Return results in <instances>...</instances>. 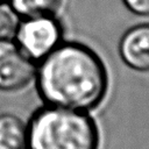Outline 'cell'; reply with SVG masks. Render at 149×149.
<instances>
[{"label": "cell", "mask_w": 149, "mask_h": 149, "mask_svg": "<svg viewBox=\"0 0 149 149\" xmlns=\"http://www.w3.org/2000/svg\"><path fill=\"white\" fill-rule=\"evenodd\" d=\"M41 97L51 106L85 112L105 97L108 76L104 62L88 47L65 42L36 64Z\"/></svg>", "instance_id": "1"}, {"label": "cell", "mask_w": 149, "mask_h": 149, "mask_svg": "<svg viewBox=\"0 0 149 149\" xmlns=\"http://www.w3.org/2000/svg\"><path fill=\"white\" fill-rule=\"evenodd\" d=\"M27 144L30 149H97L98 132L84 112L50 105L34 115Z\"/></svg>", "instance_id": "2"}, {"label": "cell", "mask_w": 149, "mask_h": 149, "mask_svg": "<svg viewBox=\"0 0 149 149\" xmlns=\"http://www.w3.org/2000/svg\"><path fill=\"white\" fill-rule=\"evenodd\" d=\"M62 24L54 14L21 17L14 35L19 48L36 64L62 43Z\"/></svg>", "instance_id": "3"}, {"label": "cell", "mask_w": 149, "mask_h": 149, "mask_svg": "<svg viewBox=\"0 0 149 149\" xmlns=\"http://www.w3.org/2000/svg\"><path fill=\"white\" fill-rule=\"evenodd\" d=\"M36 72V63L14 40H0V90L15 91L28 85Z\"/></svg>", "instance_id": "4"}, {"label": "cell", "mask_w": 149, "mask_h": 149, "mask_svg": "<svg viewBox=\"0 0 149 149\" xmlns=\"http://www.w3.org/2000/svg\"><path fill=\"white\" fill-rule=\"evenodd\" d=\"M119 55L128 68L139 72L149 71V23L136 24L121 36Z\"/></svg>", "instance_id": "5"}, {"label": "cell", "mask_w": 149, "mask_h": 149, "mask_svg": "<svg viewBox=\"0 0 149 149\" xmlns=\"http://www.w3.org/2000/svg\"><path fill=\"white\" fill-rule=\"evenodd\" d=\"M27 128L15 115H0V149H24Z\"/></svg>", "instance_id": "6"}, {"label": "cell", "mask_w": 149, "mask_h": 149, "mask_svg": "<svg viewBox=\"0 0 149 149\" xmlns=\"http://www.w3.org/2000/svg\"><path fill=\"white\" fill-rule=\"evenodd\" d=\"M8 5L21 17L55 14L59 8L62 0H7Z\"/></svg>", "instance_id": "7"}, {"label": "cell", "mask_w": 149, "mask_h": 149, "mask_svg": "<svg viewBox=\"0 0 149 149\" xmlns=\"http://www.w3.org/2000/svg\"><path fill=\"white\" fill-rule=\"evenodd\" d=\"M20 17L7 1L0 2V40H13Z\"/></svg>", "instance_id": "8"}, {"label": "cell", "mask_w": 149, "mask_h": 149, "mask_svg": "<svg viewBox=\"0 0 149 149\" xmlns=\"http://www.w3.org/2000/svg\"><path fill=\"white\" fill-rule=\"evenodd\" d=\"M126 8L135 15L149 16V0H122Z\"/></svg>", "instance_id": "9"}, {"label": "cell", "mask_w": 149, "mask_h": 149, "mask_svg": "<svg viewBox=\"0 0 149 149\" xmlns=\"http://www.w3.org/2000/svg\"><path fill=\"white\" fill-rule=\"evenodd\" d=\"M5 1H7V0H0V2H5Z\"/></svg>", "instance_id": "10"}]
</instances>
